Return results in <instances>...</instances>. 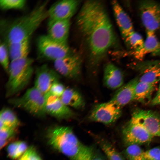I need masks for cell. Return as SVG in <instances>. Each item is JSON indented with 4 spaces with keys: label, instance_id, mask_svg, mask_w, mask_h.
I'll use <instances>...</instances> for the list:
<instances>
[{
    "label": "cell",
    "instance_id": "4dcf8cb0",
    "mask_svg": "<svg viewBox=\"0 0 160 160\" xmlns=\"http://www.w3.org/2000/svg\"><path fill=\"white\" fill-rule=\"evenodd\" d=\"M10 60L7 46L4 42H1L0 62L3 69L8 73Z\"/></svg>",
    "mask_w": 160,
    "mask_h": 160
},
{
    "label": "cell",
    "instance_id": "4316f807",
    "mask_svg": "<svg viewBox=\"0 0 160 160\" xmlns=\"http://www.w3.org/2000/svg\"><path fill=\"white\" fill-rule=\"evenodd\" d=\"M144 152L140 145H132L127 147L124 154L128 160H144Z\"/></svg>",
    "mask_w": 160,
    "mask_h": 160
},
{
    "label": "cell",
    "instance_id": "d6986e66",
    "mask_svg": "<svg viewBox=\"0 0 160 160\" xmlns=\"http://www.w3.org/2000/svg\"><path fill=\"white\" fill-rule=\"evenodd\" d=\"M111 5L116 23L124 40L134 31L132 21L120 4L116 1H113Z\"/></svg>",
    "mask_w": 160,
    "mask_h": 160
},
{
    "label": "cell",
    "instance_id": "52a82bcc",
    "mask_svg": "<svg viewBox=\"0 0 160 160\" xmlns=\"http://www.w3.org/2000/svg\"><path fill=\"white\" fill-rule=\"evenodd\" d=\"M138 9L142 23L146 31L155 32L160 28V4L154 1H140Z\"/></svg>",
    "mask_w": 160,
    "mask_h": 160
},
{
    "label": "cell",
    "instance_id": "5bb4252c",
    "mask_svg": "<svg viewBox=\"0 0 160 160\" xmlns=\"http://www.w3.org/2000/svg\"><path fill=\"white\" fill-rule=\"evenodd\" d=\"M45 97L46 114L59 120L70 119L75 115L74 112L63 102L60 97L51 95Z\"/></svg>",
    "mask_w": 160,
    "mask_h": 160
},
{
    "label": "cell",
    "instance_id": "8d00e7d4",
    "mask_svg": "<svg viewBox=\"0 0 160 160\" xmlns=\"http://www.w3.org/2000/svg\"><path fill=\"white\" fill-rule=\"evenodd\" d=\"M159 92H160V83L159 84L157 93H158Z\"/></svg>",
    "mask_w": 160,
    "mask_h": 160
},
{
    "label": "cell",
    "instance_id": "7a4b0ae2",
    "mask_svg": "<svg viewBox=\"0 0 160 160\" xmlns=\"http://www.w3.org/2000/svg\"><path fill=\"white\" fill-rule=\"evenodd\" d=\"M46 135L49 144L70 160H91L95 149L81 143L71 128L52 127L47 130Z\"/></svg>",
    "mask_w": 160,
    "mask_h": 160
},
{
    "label": "cell",
    "instance_id": "30bf717a",
    "mask_svg": "<svg viewBox=\"0 0 160 160\" xmlns=\"http://www.w3.org/2000/svg\"><path fill=\"white\" fill-rule=\"evenodd\" d=\"M153 137H160V115L150 110L135 109L131 118Z\"/></svg>",
    "mask_w": 160,
    "mask_h": 160
},
{
    "label": "cell",
    "instance_id": "e0dca14e",
    "mask_svg": "<svg viewBox=\"0 0 160 160\" xmlns=\"http://www.w3.org/2000/svg\"><path fill=\"white\" fill-rule=\"evenodd\" d=\"M139 81L138 76L123 85L117 89L110 100L121 108L133 101L135 89Z\"/></svg>",
    "mask_w": 160,
    "mask_h": 160
},
{
    "label": "cell",
    "instance_id": "7c38bea8",
    "mask_svg": "<svg viewBox=\"0 0 160 160\" xmlns=\"http://www.w3.org/2000/svg\"><path fill=\"white\" fill-rule=\"evenodd\" d=\"M35 71L34 87L45 95L52 85L59 81V74L46 64L39 67Z\"/></svg>",
    "mask_w": 160,
    "mask_h": 160
},
{
    "label": "cell",
    "instance_id": "44dd1931",
    "mask_svg": "<svg viewBox=\"0 0 160 160\" xmlns=\"http://www.w3.org/2000/svg\"><path fill=\"white\" fill-rule=\"evenodd\" d=\"M30 39L6 44L8 48L11 61L28 57L30 50Z\"/></svg>",
    "mask_w": 160,
    "mask_h": 160
},
{
    "label": "cell",
    "instance_id": "6da1fadb",
    "mask_svg": "<svg viewBox=\"0 0 160 160\" xmlns=\"http://www.w3.org/2000/svg\"><path fill=\"white\" fill-rule=\"evenodd\" d=\"M77 28L85 43L89 65L97 66L115 44L116 37L103 2H84L76 17Z\"/></svg>",
    "mask_w": 160,
    "mask_h": 160
},
{
    "label": "cell",
    "instance_id": "cb8c5ba5",
    "mask_svg": "<svg viewBox=\"0 0 160 160\" xmlns=\"http://www.w3.org/2000/svg\"><path fill=\"white\" fill-rule=\"evenodd\" d=\"M20 122L14 112L11 109L4 107L0 113V127L18 129Z\"/></svg>",
    "mask_w": 160,
    "mask_h": 160
},
{
    "label": "cell",
    "instance_id": "d6a6232c",
    "mask_svg": "<svg viewBox=\"0 0 160 160\" xmlns=\"http://www.w3.org/2000/svg\"><path fill=\"white\" fill-rule=\"evenodd\" d=\"M66 88L64 85L59 81L54 83L51 87L49 92L45 95L54 96L60 97Z\"/></svg>",
    "mask_w": 160,
    "mask_h": 160
},
{
    "label": "cell",
    "instance_id": "3957f363",
    "mask_svg": "<svg viewBox=\"0 0 160 160\" xmlns=\"http://www.w3.org/2000/svg\"><path fill=\"white\" fill-rule=\"evenodd\" d=\"M48 1L41 2L28 13L11 23L4 31V42L8 44L30 39L40 25L48 18Z\"/></svg>",
    "mask_w": 160,
    "mask_h": 160
},
{
    "label": "cell",
    "instance_id": "603a6c76",
    "mask_svg": "<svg viewBox=\"0 0 160 160\" xmlns=\"http://www.w3.org/2000/svg\"><path fill=\"white\" fill-rule=\"evenodd\" d=\"M155 85L139 81L135 89L134 100L144 103L150 101Z\"/></svg>",
    "mask_w": 160,
    "mask_h": 160
},
{
    "label": "cell",
    "instance_id": "5b68a950",
    "mask_svg": "<svg viewBox=\"0 0 160 160\" xmlns=\"http://www.w3.org/2000/svg\"><path fill=\"white\" fill-rule=\"evenodd\" d=\"M46 98L34 86L28 89L22 96L11 97L8 102L14 107L23 109L31 114L38 117L46 115Z\"/></svg>",
    "mask_w": 160,
    "mask_h": 160
},
{
    "label": "cell",
    "instance_id": "7402d4cb",
    "mask_svg": "<svg viewBox=\"0 0 160 160\" xmlns=\"http://www.w3.org/2000/svg\"><path fill=\"white\" fill-rule=\"evenodd\" d=\"M60 98L63 102L69 107L79 109L85 105V101L82 95L73 88H66Z\"/></svg>",
    "mask_w": 160,
    "mask_h": 160
},
{
    "label": "cell",
    "instance_id": "83f0119b",
    "mask_svg": "<svg viewBox=\"0 0 160 160\" xmlns=\"http://www.w3.org/2000/svg\"><path fill=\"white\" fill-rule=\"evenodd\" d=\"M0 128V147L1 149L15 137L18 129L4 127Z\"/></svg>",
    "mask_w": 160,
    "mask_h": 160
},
{
    "label": "cell",
    "instance_id": "277c9868",
    "mask_svg": "<svg viewBox=\"0 0 160 160\" xmlns=\"http://www.w3.org/2000/svg\"><path fill=\"white\" fill-rule=\"evenodd\" d=\"M33 59L28 57L10 61L5 85V96L11 98L28 84L34 72Z\"/></svg>",
    "mask_w": 160,
    "mask_h": 160
},
{
    "label": "cell",
    "instance_id": "ffe728a7",
    "mask_svg": "<svg viewBox=\"0 0 160 160\" xmlns=\"http://www.w3.org/2000/svg\"><path fill=\"white\" fill-rule=\"evenodd\" d=\"M155 32L147 31L146 38L142 47L133 52L136 58L141 60L146 55L148 54L154 55L160 54V42Z\"/></svg>",
    "mask_w": 160,
    "mask_h": 160
},
{
    "label": "cell",
    "instance_id": "ba28073f",
    "mask_svg": "<svg viewBox=\"0 0 160 160\" xmlns=\"http://www.w3.org/2000/svg\"><path fill=\"white\" fill-rule=\"evenodd\" d=\"M121 108L110 100L96 105L90 112L89 118L92 121L110 124L120 117Z\"/></svg>",
    "mask_w": 160,
    "mask_h": 160
},
{
    "label": "cell",
    "instance_id": "ac0fdd59",
    "mask_svg": "<svg viewBox=\"0 0 160 160\" xmlns=\"http://www.w3.org/2000/svg\"><path fill=\"white\" fill-rule=\"evenodd\" d=\"M103 76L104 84L109 89H118L123 85L124 78L122 71L111 63L105 65Z\"/></svg>",
    "mask_w": 160,
    "mask_h": 160
},
{
    "label": "cell",
    "instance_id": "9a60e30c",
    "mask_svg": "<svg viewBox=\"0 0 160 160\" xmlns=\"http://www.w3.org/2000/svg\"><path fill=\"white\" fill-rule=\"evenodd\" d=\"M139 81L156 85L160 81V60L143 61L138 63Z\"/></svg>",
    "mask_w": 160,
    "mask_h": 160
},
{
    "label": "cell",
    "instance_id": "e575fe53",
    "mask_svg": "<svg viewBox=\"0 0 160 160\" xmlns=\"http://www.w3.org/2000/svg\"><path fill=\"white\" fill-rule=\"evenodd\" d=\"M91 160H105V159L100 152L95 149Z\"/></svg>",
    "mask_w": 160,
    "mask_h": 160
},
{
    "label": "cell",
    "instance_id": "836d02e7",
    "mask_svg": "<svg viewBox=\"0 0 160 160\" xmlns=\"http://www.w3.org/2000/svg\"><path fill=\"white\" fill-rule=\"evenodd\" d=\"M144 159L146 160H160V147H156L144 152Z\"/></svg>",
    "mask_w": 160,
    "mask_h": 160
},
{
    "label": "cell",
    "instance_id": "2e32d148",
    "mask_svg": "<svg viewBox=\"0 0 160 160\" xmlns=\"http://www.w3.org/2000/svg\"><path fill=\"white\" fill-rule=\"evenodd\" d=\"M70 24V20H49L47 35L57 41L68 43Z\"/></svg>",
    "mask_w": 160,
    "mask_h": 160
},
{
    "label": "cell",
    "instance_id": "4fadbf2b",
    "mask_svg": "<svg viewBox=\"0 0 160 160\" xmlns=\"http://www.w3.org/2000/svg\"><path fill=\"white\" fill-rule=\"evenodd\" d=\"M80 3L77 0H62L55 2L48 9V20H70Z\"/></svg>",
    "mask_w": 160,
    "mask_h": 160
},
{
    "label": "cell",
    "instance_id": "1f68e13d",
    "mask_svg": "<svg viewBox=\"0 0 160 160\" xmlns=\"http://www.w3.org/2000/svg\"><path fill=\"white\" fill-rule=\"evenodd\" d=\"M18 160H42L35 148L33 146H31Z\"/></svg>",
    "mask_w": 160,
    "mask_h": 160
},
{
    "label": "cell",
    "instance_id": "8fae6325",
    "mask_svg": "<svg viewBox=\"0 0 160 160\" xmlns=\"http://www.w3.org/2000/svg\"><path fill=\"white\" fill-rule=\"evenodd\" d=\"M82 62L81 57L73 53L54 61V65L59 74L67 78L74 79L80 76Z\"/></svg>",
    "mask_w": 160,
    "mask_h": 160
},
{
    "label": "cell",
    "instance_id": "8992f818",
    "mask_svg": "<svg viewBox=\"0 0 160 160\" xmlns=\"http://www.w3.org/2000/svg\"><path fill=\"white\" fill-rule=\"evenodd\" d=\"M36 44L39 57L42 60L54 62L74 53L68 43L57 41L47 35L39 36Z\"/></svg>",
    "mask_w": 160,
    "mask_h": 160
},
{
    "label": "cell",
    "instance_id": "f1b7e54d",
    "mask_svg": "<svg viewBox=\"0 0 160 160\" xmlns=\"http://www.w3.org/2000/svg\"><path fill=\"white\" fill-rule=\"evenodd\" d=\"M125 40L135 51L140 49L144 41L141 36L134 31L129 33Z\"/></svg>",
    "mask_w": 160,
    "mask_h": 160
},
{
    "label": "cell",
    "instance_id": "d590c367",
    "mask_svg": "<svg viewBox=\"0 0 160 160\" xmlns=\"http://www.w3.org/2000/svg\"><path fill=\"white\" fill-rule=\"evenodd\" d=\"M151 104L152 105H160V92L156 93V96L151 100Z\"/></svg>",
    "mask_w": 160,
    "mask_h": 160
},
{
    "label": "cell",
    "instance_id": "d4e9b609",
    "mask_svg": "<svg viewBox=\"0 0 160 160\" xmlns=\"http://www.w3.org/2000/svg\"><path fill=\"white\" fill-rule=\"evenodd\" d=\"M26 143L23 141L12 142L8 146L7 152L8 156L11 159H19L28 149Z\"/></svg>",
    "mask_w": 160,
    "mask_h": 160
},
{
    "label": "cell",
    "instance_id": "484cf974",
    "mask_svg": "<svg viewBox=\"0 0 160 160\" xmlns=\"http://www.w3.org/2000/svg\"><path fill=\"white\" fill-rule=\"evenodd\" d=\"M99 143L100 147L108 160H124L122 156L109 142L100 140Z\"/></svg>",
    "mask_w": 160,
    "mask_h": 160
},
{
    "label": "cell",
    "instance_id": "9c48e42d",
    "mask_svg": "<svg viewBox=\"0 0 160 160\" xmlns=\"http://www.w3.org/2000/svg\"><path fill=\"white\" fill-rule=\"evenodd\" d=\"M123 140L127 147L132 145H140L150 142L153 137L142 127L131 119L122 131Z\"/></svg>",
    "mask_w": 160,
    "mask_h": 160
},
{
    "label": "cell",
    "instance_id": "74e56055",
    "mask_svg": "<svg viewBox=\"0 0 160 160\" xmlns=\"http://www.w3.org/2000/svg\"><path fill=\"white\" fill-rule=\"evenodd\" d=\"M144 160H145V159Z\"/></svg>",
    "mask_w": 160,
    "mask_h": 160
},
{
    "label": "cell",
    "instance_id": "f546056e",
    "mask_svg": "<svg viewBox=\"0 0 160 160\" xmlns=\"http://www.w3.org/2000/svg\"><path fill=\"white\" fill-rule=\"evenodd\" d=\"M26 3L25 0H1L0 7L3 10L20 9L23 8Z\"/></svg>",
    "mask_w": 160,
    "mask_h": 160
}]
</instances>
